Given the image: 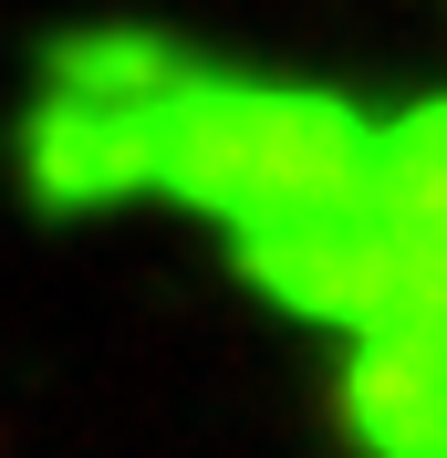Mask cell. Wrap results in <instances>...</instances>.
<instances>
[{
  "mask_svg": "<svg viewBox=\"0 0 447 458\" xmlns=\"http://www.w3.org/2000/svg\"><path fill=\"white\" fill-rule=\"evenodd\" d=\"M385 199L417 229H447V105H417L385 125Z\"/></svg>",
  "mask_w": 447,
  "mask_h": 458,
  "instance_id": "cell-2",
  "label": "cell"
},
{
  "mask_svg": "<svg viewBox=\"0 0 447 458\" xmlns=\"http://www.w3.org/2000/svg\"><path fill=\"white\" fill-rule=\"evenodd\" d=\"M146 125V188L250 229L281 208H364L385 199V125H364L343 94L302 84H229L167 63V84L136 94Z\"/></svg>",
  "mask_w": 447,
  "mask_h": 458,
  "instance_id": "cell-1",
  "label": "cell"
}]
</instances>
